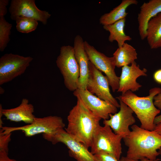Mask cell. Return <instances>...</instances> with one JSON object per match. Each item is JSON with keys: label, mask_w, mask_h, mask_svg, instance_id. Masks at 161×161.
I'll return each mask as SVG.
<instances>
[{"label": "cell", "mask_w": 161, "mask_h": 161, "mask_svg": "<svg viewBox=\"0 0 161 161\" xmlns=\"http://www.w3.org/2000/svg\"><path fill=\"white\" fill-rule=\"evenodd\" d=\"M129 134L123 138L128 147L126 157L134 160L145 158L154 160L160 155L161 136L154 130L149 131L134 124Z\"/></svg>", "instance_id": "obj_1"}, {"label": "cell", "mask_w": 161, "mask_h": 161, "mask_svg": "<svg viewBox=\"0 0 161 161\" xmlns=\"http://www.w3.org/2000/svg\"><path fill=\"white\" fill-rule=\"evenodd\" d=\"M65 131L88 148L90 147L101 119L88 109L79 99L70 111Z\"/></svg>", "instance_id": "obj_2"}, {"label": "cell", "mask_w": 161, "mask_h": 161, "mask_svg": "<svg viewBox=\"0 0 161 161\" xmlns=\"http://www.w3.org/2000/svg\"><path fill=\"white\" fill-rule=\"evenodd\" d=\"M160 93L161 89L156 87L150 89L149 95L146 96H138L129 90L116 98L124 102L132 110L141 123V128L153 131L156 125L155 118L160 112L154 104V98Z\"/></svg>", "instance_id": "obj_3"}, {"label": "cell", "mask_w": 161, "mask_h": 161, "mask_svg": "<svg viewBox=\"0 0 161 161\" xmlns=\"http://www.w3.org/2000/svg\"><path fill=\"white\" fill-rule=\"evenodd\" d=\"M65 126L61 117L51 115L41 118L35 117L32 123L24 126H3L0 129V131L3 134H6L15 131H21L27 137L42 134L44 139L50 142L59 131L64 129Z\"/></svg>", "instance_id": "obj_4"}, {"label": "cell", "mask_w": 161, "mask_h": 161, "mask_svg": "<svg viewBox=\"0 0 161 161\" xmlns=\"http://www.w3.org/2000/svg\"><path fill=\"white\" fill-rule=\"evenodd\" d=\"M56 63L63 76L65 87L68 90L74 92L78 89L80 72L73 47L70 45L62 46Z\"/></svg>", "instance_id": "obj_5"}, {"label": "cell", "mask_w": 161, "mask_h": 161, "mask_svg": "<svg viewBox=\"0 0 161 161\" xmlns=\"http://www.w3.org/2000/svg\"><path fill=\"white\" fill-rule=\"evenodd\" d=\"M122 139L123 137L115 134L109 126H100L94 136L91 152L94 155L101 152L106 153L120 161L122 153Z\"/></svg>", "instance_id": "obj_6"}, {"label": "cell", "mask_w": 161, "mask_h": 161, "mask_svg": "<svg viewBox=\"0 0 161 161\" xmlns=\"http://www.w3.org/2000/svg\"><path fill=\"white\" fill-rule=\"evenodd\" d=\"M33 58L12 53H6L0 58V85L9 82L23 74Z\"/></svg>", "instance_id": "obj_7"}, {"label": "cell", "mask_w": 161, "mask_h": 161, "mask_svg": "<svg viewBox=\"0 0 161 161\" xmlns=\"http://www.w3.org/2000/svg\"><path fill=\"white\" fill-rule=\"evenodd\" d=\"M84 47L89 61L98 70L105 74L113 92L117 90L120 77L115 73L116 66L113 57H107L97 50L86 41H84Z\"/></svg>", "instance_id": "obj_8"}, {"label": "cell", "mask_w": 161, "mask_h": 161, "mask_svg": "<svg viewBox=\"0 0 161 161\" xmlns=\"http://www.w3.org/2000/svg\"><path fill=\"white\" fill-rule=\"evenodd\" d=\"M89 67L86 89L100 99L110 103L117 108H120V104L110 93L109 84L106 76L90 61Z\"/></svg>", "instance_id": "obj_9"}, {"label": "cell", "mask_w": 161, "mask_h": 161, "mask_svg": "<svg viewBox=\"0 0 161 161\" xmlns=\"http://www.w3.org/2000/svg\"><path fill=\"white\" fill-rule=\"evenodd\" d=\"M73 94L93 114L101 119L108 120L109 114H114L117 112V108L115 106L100 99L87 89H78L73 92Z\"/></svg>", "instance_id": "obj_10"}, {"label": "cell", "mask_w": 161, "mask_h": 161, "mask_svg": "<svg viewBox=\"0 0 161 161\" xmlns=\"http://www.w3.org/2000/svg\"><path fill=\"white\" fill-rule=\"evenodd\" d=\"M10 18L14 20L17 17L21 16L35 19L47 24L51 15L45 10L39 9L35 0H12L9 8Z\"/></svg>", "instance_id": "obj_11"}, {"label": "cell", "mask_w": 161, "mask_h": 161, "mask_svg": "<svg viewBox=\"0 0 161 161\" xmlns=\"http://www.w3.org/2000/svg\"><path fill=\"white\" fill-rule=\"evenodd\" d=\"M120 110L118 112L109 115V118L104 120L103 124L109 126L115 134L121 136L123 138L131 131L129 127L135 123L136 120L133 115L132 110L125 103L119 100Z\"/></svg>", "instance_id": "obj_12"}, {"label": "cell", "mask_w": 161, "mask_h": 161, "mask_svg": "<svg viewBox=\"0 0 161 161\" xmlns=\"http://www.w3.org/2000/svg\"><path fill=\"white\" fill-rule=\"evenodd\" d=\"M53 144L61 143L69 149V156L77 161H96L94 154L84 144L68 134L64 129L60 130L50 141Z\"/></svg>", "instance_id": "obj_13"}, {"label": "cell", "mask_w": 161, "mask_h": 161, "mask_svg": "<svg viewBox=\"0 0 161 161\" xmlns=\"http://www.w3.org/2000/svg\"><path fill=\"white\" fill-rule=\"evenodd\" d=\"M147 71L145 68L141 69L135 61L130 66L122 67L117 92L124 93L129 90L134 92L139 90L142 86L137 82V79L140 76H147Z\"/></svg>", "instance_id": "obj_14"}, {"label": "cell", "mask_w": 161, "mask_h": 161, "mask_svg": "<svg viewBox=\"0 0 161 161\" xmlns=\"http://www.w3.org/2000/svg\"><path fill=\"white\" fill-rule=\"evenodd\" d=\"M73 47L80 69L78 89L85 90L89 75V61L84 49V41L80 35H77L75 37Z\"/></svg>", "instance_id": "obj_15"}, {"label": "cell", "mask_w": 161, "mask_h": 161, "mask_svg": "<svg viewBox=\"0 0 161 161\" xmlns=\"http://www.w3.org/2000/svg\"><path fill=\"white\" fill-rule=\"evenodd\" d=\"M161 13V0H151L144 3L138 15V30L141 39L146 38L147 29L149 21Z\"/></svg>", "instance_id": "obj_16"}, {"label": "cell", "mask_w": 161, "mask_h": 161, "mask_svg": "<svg viewBox=\"0 0 161 161\" xmlns=\"http://www.w3.org/2000/svg\"><path fill=\"white\" fill-rule=\"evenodd\" d=\"M34 107L26 98L22 100L19 105L14 108L3 109L2 114L6 119L15 122H23L27 124L32 123L35 116Z\"/></svg>", "instance_id": "obj_17"}, {"label": "cell", "mask_w": 161, "mask_h": 161, "mask_svg": "<svg viewBox=\"0 0 161 161\" xmlns=\"http://www.w3.org/2000/svg\"><path fill=\"white\" fill-rule=\"evenodd\" d=\"M136 0H123L120 4L109 13H105L99 19L100 24L103 25H110L121 19L126 18L128 13V7L132 4H137Z\"/></svg>", "instance_id": "obj_18"}, {"label": "cell", "mask_w": 161, "mask_h": 161, "mask_svg": "<svg viewBox=\"0 0 161 161\" xmlns=\"http://www.w3.org/2000/svg\"><path fill=\"white\" fill-rule=\"evenodd\" d=\"M151 49L161 47V13L149 22L147 29L146 38Z\"/></svg>", "instance_id": "obj_19"}, {"label": "cell", "mask_w": 161, "mask_h": 161, "mask_svg": "<svg viewBox=\"0 0 161 161\" xmlns=\"http://www.w3.org/2000/svg\"><path fill=\"white\" fill-rule=\"evenodd\" d=\"M137 55L135 49L126 42L118 47L113 54V57L116 66L119 68L131 64L137 59Z\"/></svg>", "instance_id": "obj_20"}, {"label": "cell", "mask_w": 161, "mask_h": 161, "mask_svg": "<svg viewBox=\"0 0 161 161\" xmlns=\"http://www.w3.org/2000/svg\"><path fill=\"white\" fill-rule=\"evenodd\" d=\"M126 18L120 20L113 24L103 26V29L110 33L109 41L111 42L116 41L118 47L122 46L127 41L132 39L124 32Z\"/></svg>", "instance_id": "obj_21"}, {"label": "cell", "mask_w": 161, "mask_h": 161, "mask_svg": "<svg viewBox=\"0 0 161 161\" xmlns=\"http://www.w3.org/2000/svg\"><path fill=\"white\" fill-rule=\"evenodd\" d=\"M14 21L16 23L17 30L22 33H28L35 30L38 25L37 21L23 17H17Z\"/></svg>", "instance_id": "obj_22"}, {"label": "cell", "mask_w": 161, "mask_h": 161, "mask_svg": "<svg viewBox=\"0 0 161 161\" xmlns=\"http://www.w3.org/2000/svg\"><path fill=\"white\" fill-rule=\"evenodd\" d=\"M12 24L7 21L3 16H0V50L3 52L10 41Z\"/></svg>", "instance_id": "obj_23"}, {"label": "cell", "mask_w": 161, "mask_h": 161, "mask_svg": "<svg viewBox=\"0 0 161 161\" xmlns=\"http://www.w3.org/2000/svg\"><path fill=\"white\" fill-rule=\"evenodd\" d=\"M11 133L4 134L0 132V150L8 152V144L11 140Z\"/></svg>", "instance_id": "obj_24"}, {"label": "cell", "mask_w": 161, "mask_h": 161, "mask_svg": "<svg viewBox=\"0 0 161 161\" xmlns=\"http://www.w3.org/2000/svg\"><path fill=\"white\" fill-rule=\"evenodd\" d=\"M96 161H119L113 156L104 152H100L94 154Z\"/></svg>", "instance_id": "obj_25"}, {"label": "cell", "mask_w": 161, "mask_h": 161, "mask_svg": "<svg viewBox=\"0 0 161 161\" xmlns=\"http://www.w3.org/2000/svg\"><path fill=\"white\" fill-rule=\"evenodd\" d=\"M9 0H0V16H4L7 13V6L8 4Z\"/></svg>", "instance_id": "obj_26"}, {"label": "cell", "mask_w": 161, "mask_h": 161, "mask_svg": "<svg viewBox=\"0 0 161 161\" xmlns=\"http://www.w3.org/2000/svg\"><path fill=\"white\" fill-rule=\"evenodd\" d=\"M0 161H17L16 160L10 158L8 156V152L2 150H0Z\"/></svg>", "instance_id": "obj_27"}, {"label": "cell", "mask_w": 161, "mask_h": 161, "mask_svg": "<svg viewBox=\"0 0 161 161\" xmlns=\"http://www.w3.org/2000/svg\"><path fill=\"white\" fill-rule=\"evenodd\" d=\"M154 103L155 106L160 110H161V93L154 96Z\"/></svg>", "instance_id": "obj_28"}, {"label": "cell", "mask_w": 161, "mask_h": 161, "mask_svg": "<svg viewBox=\"0 0 161 161\" xmlns=\"http://www.w3.org/2000/svg\"><path fill=\"white\" fill-rule=\"evenodd\" d=\"M161 160L160 159L157 158V160H151L147 159L145 158L141 160H134L128 158L126 157H122L120 161H159Z\"/></svg>", "instance_id": "obj_29"}, {"label": "cell", "mask_w": 161, "mask_h": 161, "mask_svg": "<svg viewBox=\"0 0 161 161\" xmlns=\"http://www.w3.org/2000/svg\"><path fill=\"white\" fill-rule=\"evenodd\" d=\"M153 78L156 82L161 84V69L157 70L154 73Z\"/></svg>", "instance_id": "obj_30"}, {"label": "cell", "mask_w": 161, "mask_h": 161, "mask_svg": "<svg viewBox=\"0 0 161 161\" xmlns=\"http://www.w3.org/2000/svg\"><path fill=\"white\" fill-rule=\"evenodd\" d=\"M154 130L161 136V122L156 125Z\"/></svg>", "instance_id": "obj_31"}, {"label": "cell", "mask_w": 161, "mask_h": 161, "mask_svg": "<svg viewBox=\"0 0 161 161\" xmlns=\"http://www.w3.org/2000/svg\"><path fill=\"white\" fill-rule=\"evenodd\" d=\"M3 109L2 107V105L0 104V128H2L3 126H2L3 122L2 120L1 117L3 115L2 114V110Z\"/></svg>", "instance_id": "obj_32"}, {"label": "cell", "mask_w": 161, "mask_h": 161, "mask_svg": "<svg viewBox=\"0 0 161 161\" xmlns=\"http://www.w3.org/2000/svg\"><path fill=\"white\" fill-rule=\"evenodd\" d=\"M161 122V114L156 116L155 118L154 123L156 125Z\"/></svg>", "instance_id": "obj_33"}, {"label": "cell", "mask_w": 161, "mask_h": 161, "mask_svg": "<svg viewBox=\"0 0 161 161\" xmlns=\"http://www.w3.org/2000/svg\"><path fill=\"white\" fill-rule=\"evenodd\" d=\"M0 94H2L4 93V89L0 87Z\"/></svg>", "instance_id": "obj_34"}, {"label": "cell", "mask_w": 161, "mask_h": 161, "mask_svg": "<svg viewBox=\"0 0 161 161\" xmlns=\"http://www.w3.org/2000/svg\"><path fill=\"white\" fill-rule=\"evenodd\" d=\"M158 152L160 153V154L161 155V148L159 150Z\"/></svg>", "instance_id": "obj_35"}]
</instances>
